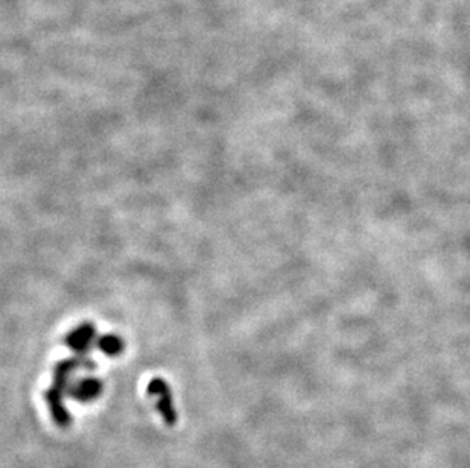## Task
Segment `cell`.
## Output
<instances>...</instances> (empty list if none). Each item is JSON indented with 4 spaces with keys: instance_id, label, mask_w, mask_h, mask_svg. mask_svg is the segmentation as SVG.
Wrapping results in <instances>:
<instances>
[{
    "instance_id": "1",
    "label": "cell",
    "mask_w": 470,
    "mask_h": 468,
    "mask_svg": "<svg viewBox=\"0 0 470 468\" xmlns=\"http://www.w3.org/2000/svg\"><path fill=\"white\" fill-rule=\"evenodd\" d=\"M78 365H80L78 359L64 360V362L56 365L54 386L46 393V400H47V405H49L54 420L56 424L63 426V427H67L70 424V415L63 405V395H64L67 385H69L70 374Z\"/></svg>"
},
{
    "instance_id": "2",
    "label": "cell",
    "mask_w": 470,
    "mask_h": 468,
    "mask_svg": "<svg viewBox=\"0 0 470 468\" xmlns=\"http://www.w3.org/2000/svg\"><path fill=\"white\" fill-rule=\"evenodd\" d=\"M148 393L156 398L157 409L160 411L163 420L166 424L172 426L177 421V412L174 403H172V395L168 383L163 378H154L148 385Z\"/></svg>"
},
{
    "instance_id": "3",
    "label": "cell",
    "mask_w": 470,
    "mask_h": 468,
    "mask_svg": "<svg viewBox=\"0 0 470 468\" xmlns=\"http://www.w3.org/2000/svg\"><path fill=\"white\" fill-rule=\"evenodd\" d=\"M102 393V383L98 378L87 377L80 380L78 383L70 388V395L78 400V402H93L94 398H98Z\"/></svg>"
},
{
    "instance_id": "4",
    "label": "cell",
    "mask_w": 470,
    "mask_h": 468,
    "mask_svg": "<svg viewBox=\"0 0 470 468\" xmlns=\"http://www.w3.org/2000/svg\"><path fill=\"white\" fill-rule=\"evenodd\" d=\"M94 336V330L92 326H82L78 330H75L73 333L69 335L67 338V344H69L75 351H84L87 350L92 339Z\"/></svg>"
},
{
    "instance_id": "5",
    "label": "cell",
    "mask_w": 470,
    "mask_h": 468,
    "mask_svg": "<svg viewBox=\"0 0 470 468\" xmlns=\"http://www.w3.org/2000/svg\"><path fill=\"white\" fill-rule=\"evenodd\" d=\"M99 348L104 351L105 355L116 356L122 351L123 344L118 336H105L99 340Z\"/></svg>"
}]
</instances>
